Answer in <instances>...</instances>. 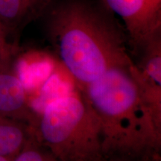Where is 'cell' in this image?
<instances>
[{
	"label": "cell",
	"instance_id": "cell-1",
	"mask_svg": "<svg viewBox=\"0 0 161 161\" xmlns=\"http://www.w3.org/2000/svg\"><path fill=\"white\" fill-rule=\"evenodd\" d=\"M46 14L48 39L80 88L134 62L125 31L101 3L54 2Z\"/></svg>",
	"mask_w": 161,
	"mask_h": 161
},
{
	"label": "cell",
	"instance_id": "cell-2",
	"mask_svg": "<svg viewBox=\"0 0 161 161\" xmlns=\"http://www.w3.org/2000/svg\"><path fill=\"white\" fill-rule=\"evenodd\" d=\"M134 64L113 68L80 87L99 122L105 159L161 158V123L134 75Z\"/></svg>",
	"mask_w": 161,
	"mask_h": 161
},
{
	"label": "cell",
	"instance_id": "cell-3",
	"mask_svg": "<svg viewBox=\"0 0 161 161\" xmlns=\"http://www.w3.org/2000/svg\"><path fill=\"white\" fill-rule=\"evenodd\" d=\"M36 140L62 161H105L99 122L81 92L55 98L34 127Z\"/></svg>",
	"mask_w": 161,
	"mask_h": 161
},
{
	"label": "cell",
	"instance_id": "cell-4",
	"mask_svg": "<svg viewBox=\"0 0 161 161\" xmlns=\"http://www.w3.org/2000/svg\"><path fill=\"white\" fill-rule=\"evenodd\" d=\"M123 21L128 46L137 55L148 40L161 33V0H100Z\"/></svg>",
	"mask_w": 161,
	"mask_h": 161
},
{
	"label": "cell",
	"instance_id": "cell-5",
	"mask_svg": "<svg viewBox=\"0 0 161 161\" xmlns=\"http://www.w3.org/2000/svg\"><path fill=\"white\" fill-rule=\"evenodd\" d=\"M0 116L23 121L33 128L37 120L23 81L11 60L0 62Z\"/></svg>",
	"mask_w": 161,
	"mask_h": 161
},
{
	"label": "cell",
	"instance_id": "cell-6",
	"mask_svg": "<svg viewBox=\"0 0 161 161\" xmlns=\"http://www.w3.org/2000/svg\"><path fill=\"white\" fill-rule=\"evenodd\" d=\"M55 0H0V23L8 34H15L46 14Z\"/></svg>",
	"mask_w": 161,
	"mask_h": 161
},
{
	"label": "cell",
	"instance_id": "cell-7",
	"mask_svg": "<svg viewBox=\"0 0 161 161\" xmlns=\"http://www.w3.org/2000/svg\"><path fill=\"white\" fill-rule=\"evenodd\" d=\"M34 136L33 128L29 124L0 116V156L13 158Z\"/></svg>",
	"mask_w": 161,
	"mask_h": 161
},
{
	"label": "cell",
	"instance_id": "cell-8",
	"mask_svg": "<svg viewBox=\"0 0 161 161\" xmlns=\"http://www.w3.org/2000/svg\"><path fill=\"white\" fill-rule=\"evenodd\" d=\"M12 161H62L36 140L35 136L12 158Z\"/></svg>",
	"mask_w": 161,
	"mask_h": 161
},
{
	"label": "cell",
	"instance_id": "cell-9",
	"mask_svg": "<svg viewBox=\"0 0 161 161\" xmlns=\"http://www.w3.org/2000/svg\"><path fill=\"white\" fill-rule=\"evenodd\" d=\"M8 34L0 23V62L9 61L14 54V46L8 40Z\"/></svg>",
	"mask_w": 161,
	"mask_h": 161
},
{
	"label": "cell",
	"instance_id": "cell-10",
	"mask_svg": "<svg viewBox=\"0 0 161 161\" xmlns=\"http://www.w3.org/2000/svg\"><path fill=\"white\" fill-rule=\"evenodd\" d=\"M105 161H133V160H119V159H106ZM144 161H161V158H157L154 160H144Z\"/></svg>",
	"mask_w": 161,
	"mask_h": 161
},
{
	"label": "cell",
	"instance_id": "cell-11",
	"mask_svg": "<svg viewBox=\"0 0 161 161\" xmlns=\"http://www.w3.org/2000/svg\"><path fill=\"white\" fill-rule=\"evenodd\" d=\"M0 161H12V158L0 156Z\"/></svg>",
	"mask_w": 161,
	"mask_h": 161
}]
</instances>
